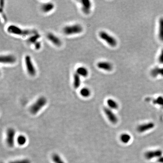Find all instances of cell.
I'll return each mask as SVG.
<instances>
[{"label":"cell","mask_w":163,"mask_h":163,"mask_svg":"<svg viewBox=\"0 0 163 163\" xmlns=\"http://www.w3.org/2000/svg\"><path fill=\"white\" fill-rule=\"evenodd\" d=\"M9 33L19 36L31 35L36 33V31L34 29H24L16 25H11L7 28Z\"/></svg>","instance_id":"cell-1"},{"label":"cell","mask_w":163,"mask_h":163,"mask_svg":"<svg viewBox=\"0 0 163 163\" xmlns=\"http://www.w3.org/2000/svg\"><path fill=\"white\" fill-rule=\"evenodd\" d=\"M83 27L79 24L64 26L63 29V33L66 35H72L81 33L83 31Z\"/></svg>","instance_id":"cell-2"},{"label":"cell","mask_w":163,"mask_h":163,"mask_svg":"<svg viewBox=\"0 0 163 163\" xmlns=\"http://www.w3.org/2000/svg\"><path fill=\"white\" fill-rule=\"evenodd\" d=\"M47 102L46 97L45 96L39 97L29 108L30 112L33 115H35L45 106Z\"/></svg>","instance_id":"cell-3"},{"label":"cell","mask_w":163,"mask_h":163,"mask_svg":"<svg viewBox=\"0 0 163 163\" xmlns=\"http://www.w3.org/2000/svg\"><path fill=\"white\" fill-rule=\"evenodd\" d=\"M99 36L101 39L107 43L109 46L115 47L117 45V40L107 32L101 31L99 33Z\"/></svg>","instance_id":"cell-4"},{"label":"cell","mask_w":163,"mask_h":163,"mask_svg":"<svg viewBox=\"0 0 163 163\" xmlns=\"http://www.w3.org/2000/svg\"><path fill=\"white\" fill-rule=\"evenodd\" d=\"M24 61L26 69L28 74L32 77L35 76L36 74V70L30 56L29 55H26L25 57Z\"/></svg>","instance_id":"cell-5"},{"label":"cell","mask_w":163,"mask_h":163,"mask_svg":"<svg viewBox=\"0 0 163 163\" xmlns=\"http://www.w3.org/2000/svg\"><path fill=\"white\" fill-rule=\"evenodd\" d=\"M103 111L109 121L113 124H116L118 121V119L117 115L113 112L112 110L108 107H105Z\"/></svg>","instance_id":"cell-6"},{"label":"cell","mask_w":163,"mask_h":163,"mask_svg":"<svg viewBox=\"0 0 163 163\" xmlns=\"http://www.w3.org/2000/svg\"><path fill=\"white\" fill-rule=\"evenodd\" d=\"M16 135V131L13 128H9L6 131V142L8 146L12 147L14 145V139Z\"/></svg>","instance_id":"cell-7"},{"label":"cell","mask_w":163,"mask_h":163,"mask_svg":"<svg viewBox=\"0 0 163 163\" xmlns=\"http://www.w3.org/2000/svg\"><path fill=\"white\" fill-rule=\"evenodd\" d=\"M16 57L13 54L1 55L0 57V62L1 63L11 64L17 62Z\"/></svg>","instance_id":"cell-8"},{"label":"cell","mask_w":163,"mask_h":163,"mask_svg":"<svg viewBox=\"0 0 163 163\" xmlns=\"http://www.w3.org/2000/svg\"><path fill=\"white\" fill-rule=\"evenodd\" d=\"M155 126V124L153 122H150L138 125L136 130L139 133H144L153 129Z\"/></svg>","instance_id":"cell-9"},{"label":"cell","mask_w":163,"mask_h":163,"mask_svg":"<svg viewBox=\"0 0 163 163\" xmlns=\"http://www.w3.org/2000/svg\"><path fill=\"white\" fill-rule=\"evenodd\" d=\"M163 152L160 150L148 151L145 154V157L146 159L150 160L155 158H159L162 156Z\"/></svg>","instance_id":"cell-10"},{"label":"cell","mask_w":163,"mask_h":163,"mask_svg":"<svg viewBox=\"0 0 163 163\" xmlns=\"http://www.w3.org/2000/svg\"><path fill=\"white\" fill-rule=\"evenodd\" d=\"M81 10L85 15H88L91 12L92 4L89 0H82L81 1Z\"/></svg>","instance_id":"cell-11"},{"label":"cell","mask_w":163,"mask_h":163,"mask_svg":"<svg viewBox=\"0 0 163 163\" xmlns=\"http://www.w3.org/2000/svg\"><path fill=\"white\" fill-rule=\"evenodd\" d=\"M46 37L54 45L57 47L61 45L62 41L61 39L54 34L50 32L48 33L46 35Z\"/></svg>","instance_id":"cell-12"},{"label":"cell","mask_w":163,"mask_h":163,"mask_svg":"<svg viewBox=\"0 0 163 163\" xmlns=\"http://www.w3.org/2000/svg\"><path fill=\"white\" fill-rule=\"evenodd\" d=\"M96 66L100 69L107 72L112 71L113 69L112 65L107 61H100L97 63Z\"/></svg>","instance_id":"cell-13"},{"label":"cell","mask_w":163,"mask_h":163,"mask_svg":"<svg viewBox=\"0 0 163 163\" xmlns=\"http://www.w3.org/2000/svg\"><path fill=\"white\" fill-rule=\"evenodd\" d=\"M54 8V5L51 2H48L43 3L41 6V10L45 13L50 12Z\"/></svg>","instance_id":"cell-14"},{"label":"cell","mask_w":163,"mask_h":163,"mask_svg":"<svg viewBox=\"0 0 163 163\" xmlns=\"http://www.w3.org/2000/svg\"><path fill=\"white\" fill-rule=\"evenodd\" d=\"M76 73H77L81 77L86 78L88 76L89 71L88 68L84 66H79L76 69Z\"/></svg>","instance_id":"cell-15"},{"label":"cell","mask_w":163,"mask_h":163,"mask_svg":"<svg viewBox=\"0 0 163 163\" xmlns=\"http://www.w3.org/2000/svg\"><path fill=\"white\" fill-rule=\"evenodd\" d=\"M107 104L108 108L112 110H117L119 108V105L117 102L113 99L109 98L107 101Z\"/></svg>","instance_id":"cell-16"},{"label":"cell","mask_w":163,"mask_h":163,"mask_svg":"<svg viewBox=\"0 0 163 163\" xmlns=\"http://www.w3.org/2000/svg\"><path fill=\"white\" fill-rule=\"evenodd\" d=\"M81 84V77L77 73H75L73 76V86L75 89L79 88Z\"/></svg>","instance_id":"cell-17"},{"label":"cell","mask_w":163,"mask_h":163,"mask_svg":"<svg viewBox=\"0 0 163 163\" xmlns=\"http://www.w3.org/2000/svg\"><path fill=\"white\" fill-rule=\"evenodd\" d=\"M151 75L153 77H156L158 75L163 77V67H155L151 71Z\"/></svg>","instance_id":"cell-18"},{"label":"cell","mask_w":163,"mask_h":163,"mask_svg":"<svg viewBox=\"0 0 163 163\" xmlns=\"http://www.w3.org/2000/svg\"><path fill=\"white\" fill-rule=\"evenodd\" d=\"M120 140L121 143L126 144L130 142L131 140L130 135L126 133H124L121 135L120 136Z\"/></svg>","instance_id":"cell-19"},{"label":"cell","mask_w":163,"mask_h":163,"mask_svg":"<svg viewBox=\"0 0 163 163\" xmlns=\"http://www.w3.org/2000/svg\"><path fill=\"white\" fill-rule=\"evenodd\" d=\"M91 92L89 88L87 87L82 88L80 91V94L84 98H87L90 96Z\"/></svg>","instance_id":"cell-20"},{"label":"cell","mask_w":163,"mask_h":163,"mask_svg":"<svg viewBox=\"0 0 163 163\" xmlns=\"http://www.w3.org/2000/svg\"><path fill=\"white\" fill-rule=\"evenodd\" d=\"M159 40L163 42V18H161L159 20Z\"/></svg>","instance_id":"cell-21"},{"label":"cell","mask_w":163,"mask_h":163,"mask_svg":"<svg viewBox=\"0 0 163 163\" xmlns=\"http://www.w3.org/2000/svg\"><path fill=\"white\" fill-rule=\"evenodd\" d=\"M40 38V35L38 33L30 35L29 38L28 39V42L30 44H33L38 41V39Z\"/></svg>","instance_id":"cell-22"},{"label":"cell","mask_w":163,"mask_h":163,"mask_svg":"<svg viewBox=\"0 0 163 163\" xmlns=\"http://www.w3.org/2000/svg\"><path fill=\"white\" fill-rule=\"evenodd\" d=\"M26 141V137L24 135H20L17 138V142L20 146H24Z\"/></svg>","instance_id":"cell-23"},{"label":"cell","mask_w":163,"mask_h":163,"mask_svg":"<svg viewBox=\"0 0 163 163\" xmlns=\"http://www.w3.org/2000/svg\"><path fill=\"white\" fill-rule=\"evenodd\" d=\"M52 159L54 163H65L60 156L57 154L53 155L52 156Z\"/></svg>","instance_id":"cell-24"},{"label":"cell","mask_w":163,"mask_h":163,"mask_svg":"<svg viewBox=\"0 0 163 163\" xmlns=\"http://www.w3.org/2000/svg\"><path fill=\"white\" fill-rule=\"evenodd\" d=\"M153 103L155 104L158 105L163 107V97L160 96L153 100Z\"/></svg>","instance_id":"cell-25"},{"label":"cell","mask_w":163,"mask_h":163,"mask_svg":"<svg viewBox=\"0 0 163 163\" xmlns=\"http://www.w3.org/2000/svg\"><path fill=\"white\" fill-rule=\"evenodd\" d=\"M9 163H31V161L28 159H23L11 161Z\"/></svg>","instance_id":"cell-26"},{"label":"cell","mask_w":163,"mask_h":163,"mask_svg":"<svg viewBox=\"0 0 163 163\" xmlns=\"http://www.w3.org/2000/svg\"><path fill=\"white\" fill-rule=\"evenodd\" d=\"M34 45V49L36 50H39L40 49V48L41 47V42H40V41H38L36 43H35Z\"/></svg>","instance_id":"cell-27"},{"label":"cell","mask_w":163,"mask_h":163,"mask_svg":"<svg viewBox=\"0 0 163 163\" xmlns=\"http://www.w3.org/2000/svg\"><path fill=\"white\" fill-rule=\"evenodd\" d=\"M158 60H159V63L161 64H163V50L161 51L160 54L159 55Z\"/></svg>","instance_id":"cell-28"},{"label":"cell","mask_w":163,"mask_h":163,"mask_svg":"<svg viewBox=\"0 0 163 163\" xmlns=\"http://www.w3.org/2000/svg\"><path fill=\"white\" fill-rule=\"evenodd\" d=\"M159 158V159H158V162L159 163H163V157L161 156Z\"/></svg>","instance_id":"cell-29"}]
</instances>
